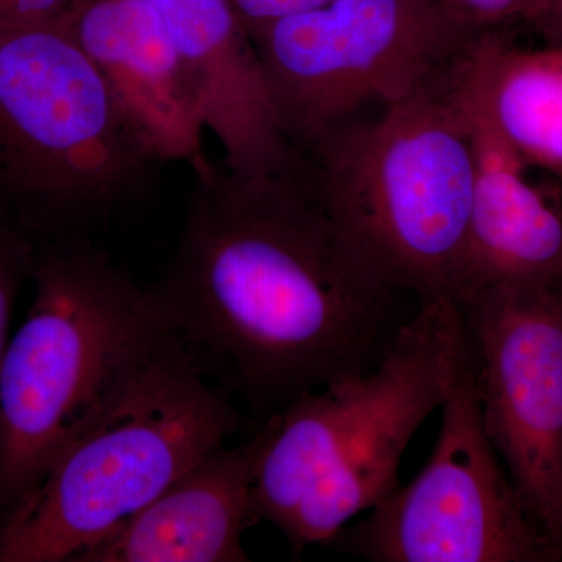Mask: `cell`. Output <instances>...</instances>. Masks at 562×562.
Returning <instances> with one entry per match:
<instances>
[{"label": "cell", "mask_w": 562, "mask_h": 562, "mask_svg": "<svg viewBox=\"0 0 562 562\" xmlns=\"http://www.w3.org/2000/svg\"><path fill=\"white\" fill-rule=\"evenodd\" d=\"M560 283L562 284V276H561V279H560Z\"/></svg>", "instance_id": "obj_21"}, {"label": "cell", "mask_w": 562, "mask_h": 562, "mask_svg": "<svg viewBox=\"0 0 562 562\" xmlns=\"http://www.w3.org/2000/svg\"><path fill=\"white\" fill-rule=\"evenodd\" d=\"M335 125L302 149L303 172L339 238L387 286L454 301L473 191L460 72Z\"/></svg>", "instance_id": "obj_3"}, {"label": "cell", "mask_w": 562, "mask_h": 562, "mask_svg": "<svg viewBox=\"0 0 562 562\" xmlns=\"http://www.w3.org/2000/svg\"><path fill=\"white\" fill-rule=\"evenodd\" d=\"M480 33L438 0H330L250 38L281 122L302 150L341 122L447 79Z\"/></svg>", "instance_id": "obj_7"}, {"label": "cell", "mask_w": 562, "mask_h": 562, "mask_svg": "<svg viewBox=\"0 0 562 562\" xmlns=\"http://www.w3.org/2000/svg\"><path fill=\"white\" fill-rule=\"evenodd\" d=\"M442 424L419 475L330 543L375 562H554L560 552L516 490L484 428L458 303L446 322Z\"/></svg>", "instance_id": "obj_8"}, {"label": "cell", "mask_w": 562, "mask_h": 562, "mask_svg": "<svg viewBox=\"0 0 562 562\" xmlns=\"http://www.w3.org/2000/svg\"><path fill=\"white\" fill-rule=\"evenodd\" d=\"M260 435L221 446L72 562H247Z\"/></svg>", "instance_id": "obj_13"}, {"label": "cell", "mask_w": 562, "mask_h": 562, "mask_svg": "<svg viewBox=\"0 0 562 562\" xmlns=\"http://www.w3.org/2000/svg\"><path fill=\"white\" fill-rule=\"evenodd\" d=\"M160 162L61 24L0 35V220L33 246L136 201Z\"/></svg>", "instance_id": "obj_5"}, {"label": "cell", "mask_w": 562, "mask_h": 562, "mask_svg": "<svg viewBox=\"0 0 562 562\" xmlns=\"http://www.w3.org/2000/svg\"><path fill=\"white\" fill-rule=\"evenodd\" d=\"M247 33L266 25L324 7L330 0H228Z\"/></svg>", "instance_id": "obj_18"}, {"label": "cell", "mask_w": 562, "mask_h": 562, "mask_svg": "<svg viewBox=\"0 0 562 562\" xmlns=\"http://www.w3.org/2000/svg\"><path fill=\"white\" fill-rule=\"evenodd\" d=\"M535 27L550 46H562V0H549Z\"/></svg>", "instance_id": "obj_19"}, {"label": "cell", "mask_w": 562, "mask_h": 562, "mask_svg": "<svg viewBox=\"0 0 562 562\" xmlns=\"http://www.w3.org/2000/svg\"><path fill=\"white\" fill-rule=\"evenodd\" d=\"M161 162L203 158L201 98L147 0H81L61 22Z\"/></svg>", "instance_id": "obj_12"}, {"label": "cell", "mask_w": 562, "mask_h": 562, "mask_svg": "<svg viewBox=\"0 0 562 562\" xmlns=\"http://www.w3.org/2000/svg\"><path fill=\"white\" fill-rule=\"evenodd\" d=\"M160 14L201 98L205 131L224 150L225 168L246 177L302 165L254 41L228 0H147Z\"/></svg>", "instance_id": "obj_10"}, {"label": "cell", "mask_w": 562, "mask_h": 562, "mask_svg": "<svg viewBox=\"0 0 562 562\" xmlns=\"http://www.w3.org/2000/svg\"><path fill=\"white\" fill-rule=\"evenodd\" d=\"M471 66L495 128L528 168L562 183V46L519 49L480 33Z\"/></svg>", "instance_id": "obj_14"}, {"label": "cell", "mask_w": 562, "mask_h": 562, "mask_svg": "<svg viewBox=\"0 0 562 562\" xmlns=\"http://www.w3.org/2000/svg\"><path fill=\"white\" fill-rule=\"evenodd\" d=\"M239 427L179 335L0 525V562H72Z\"/></svg>", "instance_id": "obj_6"}, {"label": "cell", "mask_w": 562, "mask_h": 562, "mask_svg": "<svg viewBox=\"0 0 562 562\" xmlns=\"http://www.w3.org/2000/svg\"><path fill=\"white\" fill-rule=\"evenodd\" d=\"M35 295L0 368V525L179 333L85 235L40 244Z\"/></svg>", "instance_id": "obj_2"}, {"label": "cell", "mask_w": 562, "mask_h": 562, "mask_svg": "<svg viewBox=\"0 0 562 562\" xmlns=\"http://www.w3.org/2000/svg\"><path fill=\"white\" fill-rule=\"evenodd\" d=\"M452 302L425 303L375 368L302 395L258 431L255 516L295 553L330 543L397 490L409 441L441 406Z\"/></svg>", "instance_id": "obj_4"}, {"label": "cell", "mask_w": 562, "mask_h": 562, "mask_svg": "<svg viewBox=\"0 0 562 562\" xmlns=\"http://www.w3.org/2000/svg\"><path fill=\"white\" fill-rule=\"evenodd\" d=\"M462 24L475 32L501 31L513 22H535L549 0H438Z\"/></svg>", "instance_id": "obj_16"}, {"label": "cell", "mask_w": 562, "mask_h": 562, "mask_svg": "<svg viewBox=\"0 0 562 562\" xmlns=\"http://www.w3.org/2000/svg\"><path fill=\"white\" fill-rule=\"evenodd\" d=\"M460 95L472 143L473 191L457 299L495 284L560 280L562 211L532 187L528 166L495 128L471 52L462 63Z\"/></svg>", "instance_id": "obj_11"}, {"label": "cell", "mask_w": 562, "mask_h": 562, "mask_svg": "<svg viewBox=\"0 0 562 562\" xmlns=\"http://www.w3.org/2000/svg\"><path fill=\"white\" fill-rule=\"evenodd\" d=\"M81 0H0V35L61 24Z\"/></svg>", "instance_id": "obj_17"}, {"label": "cell", "mask_w": 562, "mask_h": 562, "mask_svg": "<svg viewBox=\"0 0 562 562\" xmlns=\"http://www.w3.org/2000/svg\"><path fill=\"white\" fill-rule=\"evenodd\" d=\"M454 302L471 342L484 428L561 557L562 284H495Z\"/></svg>", "instance_id": "obj_9"}, {"label": "cell", "mask_w": 562, "mask_h": 562, "mask_svg": "<svg viewBox=\"0 0 562 562\" xmlns=\"http://www.w3.org/2000/svg\"><path fill=\"white\" fill-rule=\"evenodd\" d=\"M192 169L179 246L151 284L180 338L271 416L375 368L425 303L344 246L303 162L257 177L206 158Z\"/></svg>", "instance_id": "obj_1"}, {"label": "cell", "mask_w": 562, "mask_h": 562, "mask_svg": "<svg viewBox=\"0 0 562 562\" xmlns=\"http://www.w3.org/2000/svg\"><path fill=\"white\" fill-rule=\"evenodd\" d=\"M35 246L24 233L0 220V368L10 342V324L22 284L31 280Z\"/></svg>", "instance_id": "obj_15"}, {"label": "cell", "mask_w": 562, "mask_h": 562, "mask_svg": "<svg viewBox=\"0 0 562 562\" xmlns=\"http://www.w3.org/2000/svg\"><path fill=\"white\" fill-rule=\"evenodd\" d=\"M561 560H562V543H561Z\"/></svg>", "instance_id": "obj_20"}]
</instances>
